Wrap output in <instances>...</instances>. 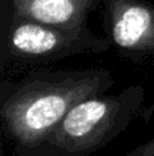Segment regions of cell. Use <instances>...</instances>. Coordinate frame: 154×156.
I'll return each instance as SVG.
<instances>
[{
  "mask_svg": "<svg viewBox=\"0 0 154 156\" xmlns=\"http://www.w3.org/2000/svg\"><path fill=\"white\" fill-rule=\"evenodd\" d=\"M115 77L104 67L30 70L17 80L2 79L0 126L14 156L38 149L62 118L85 99L109 93Z\"/></svg>",
  "mask_w": 154,
  "mask_h": 156,
  "instance_id": "cell-1",
  "label": "cell"
},
{
  "mask_svg": "<svg viewBox=\"0 0 154 156\" xmlns=\"http://www.w3.org/2000/svg\"><path fill=\"white\" fill-rule=\"evenodd\" d=\"M145 88L127 87L118 94L104 93L77 103L46 141L26 156H89L121 135L142 112Z\"/></svg>",
  "mask_w": 154,
  "mask_h": 156,
  "instance_id": "cell-2",
  "label": "cell"
},
{
  "mask_svg": "<svg viewBox=\"0 0 154 156\" xmlns=\"http://www.w3.org/2000/svg\"><path fill=\"white\" fill-rule=\"evenodd\" d=\"M107 38L83 26H54L29 18L0 20V68L43 67L80 55H100L109 50Z\"/></svg>",
  "mask_w": 154,
  "mask_h": 156,
  "instance_id": "cell-3",
  "label": "cell"
},
{
  "mask_svg": "<svg viewBox=\"0 0 154 156\" xmlns=\"http://www.w3.org/2000/svg\"><path fill=\"white\" fill-rule=\"evenodd\" d=\"M103 27L121 58L135 64L154 58V3L103 0Z\"/></svg>",
  "mask_w": 154,
  "mask_h": 156,
  "instance_id": "cell-4",
  "label": "cell"
},
{
  "mask_svg": "<svg viewBox=\"0 0 154 156\" xmlns=\"http://www.w3.org/2000/svg\"><path fill=\"white\" fill-rule=\"evenodd\" d=\"M103 0H0V20L29 18L54 26H83Z\"/></svg>",
  "mask_w": 154,
  "mask_h": 156,
  "instance_id": "cell-5",
  "label": "cell"
},
{
  "mask_svg": "<svg viewBox=\"0 0 154 156\" xmlns=\"http://www.w3.org/2000/svg\"><path fill=\"white\" fill-rule=\"evenodd\" d=\"M124 156H154V138L139 144L133 150L127 152Z\"/></svg>",
  "mask_w": 154,
  "mask_h": 156,
  "instance_id": "cell-6",
  "label": "cell"
},
{
  "mask_svg": "<svg viewBox=\"0 0 154 156\" xmlns=\"http://www.w3.org/2000/svg\"><path fill=\"white\" fill-rule=\"evenodd\" d=\"M0 156H8V155H6V153H5V152H2V155H0Z\"/></svg>",
  "mask_w": 154,
  "mask_h": 156,
  "instance_id": "cell-7",
  "label": "cell"
}]
</instances>
